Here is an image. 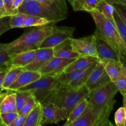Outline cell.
Segmentation results:
<instances>
[{"mask_svg": "<svg viewBox=\"0 0 126 126\" xmlns=\"http://www.w3.org/2000/svg\"><path fill=\"white\" fill-rule=\"evenodd\" d=\"M88 98H85L79 103H78L76 107H74L73 109L69 113L68 116L66 119V122L63 124V126H69L71 123L78 118L86 110V108L88 107Z\"/></svg>", "mask_w": 126, "mask_h": 126, "instance_id": "23", "label": "cell"}, {"mask_svg": "<svg viewBox=\"0 0 126 126\" xmlns=\"http://www.w3.org/2000/svg\"><path fill=\"white\" fill-rule=\"evenodd\" d=\"M122 96H123V107L125 108L126 109V92L125 93L121 94Z\"/></svg>", "mask_w": 126, "mask_h": 126, "instance_id": "45", "label": "cell"}, {"mask_svg": "<svg viewBox=\"0 0 126 126\" xmlns=\"http://www.w3.org/2000/svg\"><path fill=\"white\" fill-rule=\"evenodd\" d=\"M98 0H75L73 7L75 11H89L96 10Z\"/></svg>", "mask_w": 126, "mask_h": 126, "instance_id": "27", "label": "cell"}, {"mask_svg": "<svg viewBox=\"0 0 126 126\" xmlns=\"http://www.w3.org/2000/svg\"><path fill=\"white\" fill-rule=\"evenodd\" d=\"M0 11H1V12H3L4 14H5L6 15H7L6 14V10H5L4 4V0H0Z\"/></svg>", "mask_w": 126, "mask_h": 126, "instance_id": "44", "label": "cell"}, {"mask_svg": "<svg viewBox=\"0 0 126 126\" xmlns=\"http://www.w3.org/2000/svg\"><path fill=\"white\" fill-rule=\"evenodd\" d=\"M95 22L96 31L121 56L126 63V44L115 24L97 10L89 11Z\"/></svg>", "mask_w": 126, "mask_h": 126, "instance_id": "4", "label": "cell"}, {"mask_svg": "<svg viewBox=\"0 0 126 126\" xmlns=\"http://www.w3.org/2000/svg\"><path fill=\"white\" fill-rule=\"evenodd\" d=\"M13 2L14 0H4L5 10L7 16H11V7Z\"/></svg>", "mask_w": 126, "mask_h": 126, "instance_id": "41", "label": "cell"}, {"mask_svg": "<svg viewBox=\"0 0 126 126\" xmlns=\"http://www.w3.org/2000/svg\"><path fill=\"white\" fill-rule=\"evenodd\" d=\"M110 81V79L106 73L103 65L100 62L98 61L90 73L85 86L90 92L104 86Z\"/></svg>", "mask_w": 126, "mask_h": 126, "instance_id": "11", "label": "cell"}, {"mask_svg": "<svg viewBox=\"0 0 126 126\" xmlns=\"http://www.w3.org/2000/svg\"><path fill=\"white\" fill-rule=\"evenodd\" d=\"M23 71H24L23 68L11 66L7 72L6 73V76L4 79L2 86V91H6L8 89L9 87L16 81L20 74Z\"/></svg>", "mask_w": 126, "mask_h": 126, "instance_id": "24", "label": "cell"}, {"mask_svg": "<svg viewBox=\"0 0 126 126\" xmlns=\"http://www.w3.org/2000/svg\"><path fill=\"white\" fill-rule=\"evenodd\" d=\"M36 1L42 2V3L47 4H54L60 0H36Z\"/></svg>", "mask_w": 126, "mask_h": 126, "instance_id": "43", "label": "cell"}, {"mask_svg": "<svg viewBox=\"0 0 126 126\" xmlns=\"http://www.w3.org/2000/svg\"><path fill=\"white\" fill-rule=\"evenodd\" d=\"M11 57L3 48L0 47V69L11 66Z\"/></svg>", "mask_w": 126, "mask_h": 126, "instance_id": "34", "label": "cell"}, {"mask_svg": "<svg viewBox=\"0 0 126 126\" xmlns=\"http://www.w3.org/2000/svg\"><path fill=\"white\" fill-rule=\"evenodd\" d=\"M69 126H95V118L92 110L87 107L84 113Z\"/></svg>", "mask_w": 126, "mask_h": 126, "instance_id": "22", "label": "cell"}, {"mask_svg": "<svg viewBox=\"0 0 126 126\" xmlns=\"http://www.w3.org/2000/svg\"><path fill=\"white\" fill-rule=\"evenodd\" d=\"M0 126H5L3 122H2V119H1V116H0Z\"/></svg>", "mask_w": 126, "mask_h": 126, "instance_id": "47", "label": "cell"}, {"mask_svg": "<svg viewBox=\"0 0 126 126\" xmlns=\"http://www.w3.org/2000/svg\"><path fill=\"white\" fill-rule=\"evenodd\" d=\"M28 15L23 13H17L11 16V28H23V23Z\"/></svg>", "mask_w": 126, "mask_h": 126, "instance_id": "31", "label": "cell"}, {"mask_svg": "<svg viewBox=\"0 0 126 126\" xmlns=\"http://www.w3.org/2000/svg\"><path fill=\"white\" fill-rule=\"evenodd\" d=\"M96 10L101 12L112 23H114L113 14L115 11V8L114 5L107 2L106 0H98L96 7Z\"/></svg>", "mask_w": 126, "mask_h": 126, "instance_id": "25", "label": "cell"}, {"mask_svg": "<svg viewBox=\"0 0 126 126\" xmlns=\"http://www.w3.org/2000/svg\"><path fill=\"white\" fill-rule=\"evenodd\" d=\"M17 13L45 18L53 24L67 17L68 8L65 0H60L54 4H47L36 0H24L17 10Z\"/></svg>", "mask_w": 126, "mask_h": 126, "instance_id": "3", "label": "cell"}, {"mask_svg": "<svg viewBox=\"0 0 126 126\" xmlns=\"http://www.w3.org/2000/svg\"><path fill=\"white\" fill-rule=\"evenodd\" d=\"M97 63L92 65L86 70L70 72L62 71L54 76L62 84L68 86L73 90H78L85 86L90 73Z\"/></svg>", "mask_w": 126, "mask_h": 126, "instance_id": "7", "label": "cell"}, {"mask_svg": "<svg viewBox=\"0 0 126 126\" xmlns=\"http://www.w3.org/2000/svg\"><path fill=\"white\" fill-rule=\"evenodd\" d=\"M111 81L114 82L119 76L123 66L126 63L112 60H99Z\"/></svg>", "mask_w": 126, "mask_h": 126, "instance_id": "19", "label": "cell"}, {"mask_svg": "<svg viewBox=\"0 0 126 126\" xmlns=\"http://www.w3.org/2000/svg\"><path fill=\"white\" fill-rule=\"evenodd\" d=\"M61 83L54 76L41 75L40 78L17 91L30 92L37 102L41 103Z\"/></svg>", "mask_w": 126, "mask_h": 126, "instance_id": "6", "label": "cell"}, {"mask_svg": "<svg viewBox=\"0 0 126 126\" xmlns=\"http://www.w3.org/2000/svg\"><path fill=\"white\" fill-rule=\"evenodd\" d=\"M70 41L80 55L93 57L98 59L94 34L77 39L71 38Z\"/></svg>", "mask_w": 126, "mask_h": 126, "instance_id": "10", "label": "cell"}, {"mask_svg": "<svg viewBox=\"0 0 126 126\" xmlns=\"http://www.w3.org/2000/svg\"><path fill=\"white\" fill-rule=\"evenodd\" d=\"M11 66H8V67H4L0 69V92H2V84H3L4 79L5 76H6V73L9 70Z\"/></svg>", "mask_w": 126, "mask_h": 126, "instance_id": "40", "label": "cell"}, {"mask_svg": "<svg viewBox=\"0 0 126 126\" xmlns=\"http://www.w3.org/2000/svg\"><path fill=\"white\" fill-rule=\"evenodd\" d=\"M18 115V112L0 113V116L5 126H10Z\"/></svg>", "mask_w": 126, "mask_h": 126, "instance_id": "36", "label": "cell"}, {"mask_svg": "<svg viewBox=\"0 0 126 126\" xmlns=\"http://www.w3.org/2000/svg\"><path fill=\"white\" fill-rule=\"evenodd\" d=\"M41 75L38 71L25 70L22 71L14 82L9 87V90L16 91L18 89L30 84L40 78Z\"/></svg>", "mask_w": 126, "mask_h": 126, "instance_id": "18", "label": "cell"}, {"mask_svg": "<svg viewBox=\"0 0 126 126\" xmlns=\"http://www.w3.org/2000/svg\"><path fill=\"white\" fill-rule=\"evenodd\" d=\"M38 102L36 100L35 98H34L33 95L31 96L28 100L26 102L24 105L23 106L20 110L18 112V114H28L29 112H30L33 109L34 107L36 105Z\"/></svg>", "mask_w": 126, "mask_h": 126, "instance_id": "33", "label": "cell"}, {"mask_svg": "<svg viewBox=\"0 0 126 126\" xmlns=\"http://www.w3.org/2000/svg\"><path fill=\"white\" fill-rule=\"evenodd\" d=\"M112 4H120L126 6V0H106Z\"/></svg>", "mask_w": 126, "mask_h": 126, "instance_id": "42", "label": "cell"}, {"mask_svg": "<svg viewBox=\"0 0 126 126\" xmlns=\"http://www.w3.org/2000/svg\"><path fill=\"white\" fill-rule=\"evenodd\" d=\"M11 29V16L0 17V36Z\"/></svg>", "mask_w": 126, "mask_h": 126, "instance_id": "35", "label": "cell"}, {"mask_svg": "<svg viewBox=\"0 0 126 126\" xmlns=\"http://www.w3.org/2000/svg\"><path fill=\"white\" fill-rule=\"evenodd\" d=\"M35 57V50H28L18 53L14 55L11 59V66L24 68L34 60Z\"/></svg>", "mask_w": 126, "mask_h": 126, "instance_id": "20", "label": "cell"}, {"mask_svg": "<svg viewBox=\"0 0 126 126\" xmlns=\"http://www.w3.org/2000/svg\"><path fill=\"white\" fill-rule=\"evenodd\" d=\"M53 26H44L33 28L22 34L17 39L7 44H0L11 58L14 55L28 50H36L40 47L43 41L52 33Z\"/></svg>", "mask_w": 126, "mask_h": 126, "instance_id": "2", "label": "cell"}, {"mask_svg": "<svg viewBox=\"0 0 126 126\" xmlns=\"http://www.w3.org/2000/svg\"><path fill=\"white\" fill-rule=\"evenodd\" d=\"M75 27L53 26L52 33L42 42L39 48H54L66 39L73 38Z\"/></svg>", "mask_w": 126, "mask_h": 126, "instance_id": "8", "label": "cell"}, {"mask_svg": "<svg viewBox=\"0 0 126 126\" xmlns=\"http://www.w3.org/2000/svg\"><path fill=\"white\" fill-rule=\"evenodd\" d=\"M113 18H114L116 27L118 30L119 31L123 41L126 44V25L116 9L113 14Z\"/></svg>", "mask_w": 126, "mask_h": 126, "instance_id": "29", "label": "cell"}, {"mask_svg": "<svg viewBox=\"0 0 126 126\" xmlns=\"http://www.w3.org/2000/svg\"><path fill=\"white\" fill-rule=\"evenodd\" d=\"M27 116V114H18V116L10 126H24Z\"/></svg>", "mask_w": 126, "mask_h": 126, "instance_id": "37", "label": "cell"}, {"mask_svg": "<svg viewBox=\"0 0 126 126\" xmlns=\"http://www.w3.org/2000/svg\"><path fill=\"white\" fill-rule=\"evenodd\" d=\"M24 0H14L11 7V16L17 13V10L23 4Z\"/></svg>", "mask_w": 126, "mask_h": 126, "instance_id": "39", "label": "cell"}, {"mask_svg": "<svg viewBox=\"0 0 126 126\" xmlns=\"http://www.w3.org/2000/svg\"><path fill=\"white\" fill-rule=\"evenodd\" d=\"M96 49L99 60H112L125 62L120 55L97 32H95Z\"/></svg>", "mask_w": 126, "mask_h": 126, "instance_id": "12", "label": "cell"}, {"mask_svg": "<svg viewBox=\"0 0 126 126\" xmlns=\"http://www.w3.org/2000/svg\"><path fill=\"white\" fill-rule=\"evenodd\" d=\"M43 114V124H57L62 121L66 120L68 114L52 102L41 104Z\"/></svg>", "mask_w": 126, "mask_h": 126, "instance_id": "9", "label": "cell"}, {"mask_svg": "<svg viewBox=\"0 0 126 126\" xmlns=\"http://www.w3.org/2000/svg\"><path fill=\"white\" fill-rule=\"evenodd\" d=\"M0 92V113L17 112L16 106V91L6 90Z\"/></svg>", "mask_w": 126, "mask_h": 126, "instance_id": "15", "label": "cell"}, {"mask_svg": "<svg viewBox=\"0 0 126 126\" xmlns=\"http://www.w3.org/2000/svg\"><path fill=\"white\" fill-rule=\"evenodd\" d=\"M89 91L86 86L78 90H73L65 85L60 84L41 104L52 102L69 114L78 103L88 98Z\"/></svg>", "mask_w": 126, "mask_h": 126, "instance_id": "5", "label": "cell"}, {"mask_svg": "<svg viewBox=\"0 0 126 126\" xmlns=\"http://www.w3.org/2000/svg\"><path fill=\"white\" fill-rule=\"evenodd\" d=\"M54 57L64 59H76L80 54L74 48L70 41V38L66 39L53 48Z\"/></svg>", "mask_w": 126, "mask_h": 126, "instance_id": "17", "label": "cell"}, {"mask_svg": "<svg viewBox=\"0 0 126 126\" xmlns=\"http://www.w3.org/2000/svg\"><path fill=\"white\" fill-rule=\"evenodd\" d=\"M32 95V94L28 91H18L16 92V106H17V112H19L21 108L23 107L28 98Z\"/></svg>", "mask_w": 126, "mask_h": 126, "instance_id": "30", "label": "cell"}, {"mask_svg": "<svg viewBox=\"0 0 126 126\" xmlns=\"http://www.w3.org/2000/svg\"><path fill=\"white\" fill-rule=\"evenodd\" d=\"M69 2V3L71 4V7H74V5H75V0H67Z\"/></svg>", "mask_w": 126, "mask_h": 126, "instance_id": "46", "label": "cell"}, {"mask_svg": "<svg viewBox=\"0 0 126 126\" xmlns=\"http://www.w3.org/2000/svg\"><path fill=\"white\" fill-rule=\"evenodd\" d=\"M118 90L110 81L102 87L89 92L88 107L95 118V126H108L113 124L109 118L116 100L115 96Z\"/></svg>", "mask_w": 126, "mask_h": 126, "instance_id": "1", "label": "cell"}, {"mask_svg": "<svg viewBox=\"0 0 126 126\" xmlns=\"http://www.w3.org/2000/svg\"><path fill=\"white\" fill-rule=\"evenodd\" d=\"M99 61L98 58L93 57L79 55L73 62L69 64L63 71L70 72L73 71H81L89 68Z\"/></svg>", "mask_w": 126, "mask_h": 126, "instance_id": "16", "label": "cell"}, {"mask_svg": "<svg viewBox=\"0 0 126 126\" xmlns=\"http://www.w3.org/2000/svg\"><path fill=\"white\" fill-rule=\"evenodd\" d=\"M54 55L53 48H38L35 50V57L32 63L24 67L25 70L38 71L42 66Z\"/></svg>", "mask_w": 126, "mask_h": 126, "instance_id": "14", "label": "cell"}, {"mask_svg": "<svg viewBox=\"0 0 126 126\" xmlns=\"http://www.w3.org/2000/svg\"><path fill=\"white\" fill-rule=\"evenodd\" d=\"M114 83L121 94L126 92V63L123 66L120 73Z\"/></svg>", "mask_w": 126, "mask_h": 126, "instance_id": "28", "label": "cell"}, {"mask_svg": "<svg viewBox=\"0 0 126 126\" xmlns=\"http://www.w3.org/2000/svg\"><path fill=\"white\" fill-rule=\"evenodd\" d=\"M114 8L116 10L117 12L121 16L122 19L123 20L124 22L126 25V6L120 4H113Z\"/></svg>", "mask_w": 126, "mask_h": 126, "instance_id": "38", "label": "cell"}, {"mask_svg": "<svg viewBox=\"0 0 126 126\" xmlns=\"http://www.w3.org/2000/svg\"><path fill=\"white\" fill-rule=\"evenodd\" d=\"M114 122L117 126H126V113L124 107H121L117 110L114 114Z\"/></svg>", "mask_w": 126, "mask_h": 126, "instance_id": "32", "label": "cell"}, {"mask_svg": "<svg viewBox=\"0 0 126 126\" xmlns=\"http://www.w3.org/2000/svg\"><path fill=\"white\" fill-rule=\"evenodd\" d=\"M52 24L50 21L47 20L46 18L43 17H38V16H33V15H28L26 17L25 20L23 23V28L27 27H44Z\"/></svg>", "mask_w": 126, "mask_h": 126, "instance_id": "26", "label": "cell"}, {"mask_svg": "<svg viewBox=\"0 0 126 126\" xmlns=\"http://www.w3.org/2000/svg\"><path fill=\"white\" fill-rule=\"evenodd\" d=\"M76 59H64L54 57L50 58L41 67L38 72L41 75H54L59 73Z\"/></svg>", "mask_w": 126, "mask_h": 126, "instance_id": "13", "label": "cell"}, {"mask_svg": "<svg viewBox=\"0 0 126 126\" xmlns=\"http://www.w3.org/2000/svg\"><path fill=\"white\" fill-rule=\"evenodd\" d=\"M43 114L41 104L38 102L33 109L28 113L24 126H42Z\"/></svg>", "mask_w": 126, "mask_h": 126, "instance_id": "21", "label": "cell"}, {"mask_svg": "<svg viewBox=\"0 0 126 126\" xmlns=\"http://www.w3.org/2000/svg\"><path fill=\"white\" fill-rule=\"evenodd\" d=\"M7 16V15H6L5 14H4L3 12H1V11H0V17H2V16Z\"/></svg>", "mask_w": 126, "mask_h": 126, "instance_id": "48", "label": "cell"}]
</instances>
